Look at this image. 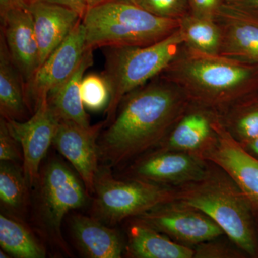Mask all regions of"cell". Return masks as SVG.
<instances>
[{"label": "cell", "mask_w": 258, "mask_h": 258, "mask_svg": "<svg viewBox=\"0 0 258 258\" xmlns=\"http://www.w3.org/2000/svg\"><path fill=\"white\" fill-rule=\"evenodd\" d=\"M218 238L206 241L194 247V258H242L247 257L235 244H227Z\"/></svg>", "instance_id": "obj_28"}, {"label": "cell", "mask_w": 258, "mask_h": 258, "mask_svg": "<svg viewBox=\"0 0 258 258\" xmlns=\"http://www.w3.org/2000/svg\"><path fill=\"white\" fill-rule=\"evenodd\" d=\"M0 113L7 120L25 121L31 113L25 94V83L12 60L3 35H0Z\"/></svg>", "instance_id": "obj_20"}, {"label": "cell", "mask_w": 258, "mask_h": 258, "mask_svg": "<svg viewBox=\"0 0 258 258\" xmlns=\"http://www.w3.org/2000/svg\"><path fill=\"white\" fill-rule=\"evenodd\" d=\"M107 1H108V0H87L88 8L102 4V3Z\"/></svg>", "instance_id": "obj_35"}, {"label": "cell", "mask_w": 258, "mask_h": 258, "mask_svg": "<svg viewBox=\"0 0 258 258\" xmlns=\"http://www.w3.org/2000/svg\"><path fill=\"white\" fill-rule=\"evenodd\" d=\"M184 45L176 30L160 41L147 46L103 47V76L111 93L105 110V127L114 118L123 97L159 76L176 58Z\"/></svg>", "instance_id": "obj_6"}, {"label": "cell", "mask_w": 258, "mask_h": 258, "mask_svg": "<svg viewBox=\"0 0 258 258\" xmlns=\"http://www.w3.org/2000/svg\"><path fill=\"white\" fill-rule=\"evenodd\" d=\"M63 161L48 159L41 166L32 189L31 220L42 240L71 255L62 234L64 217L86 205L89 194L82 179Z\"/></svg>", "instance_id": "obj_5"}, {"label": "cell", "mask_w": 258, "mask_h": 258, "mask_svg": "<svg viewBox=\"0 0 258 258\" xmlns=\"http://www.w3.org/2000/svg\"><path fill=\"white\" fill-rule=\"evenodd\" d=\"M1 35L26 84L40 68V50L30 12L15 9L2 16Z\"/></svg>", "instance_id": "obj_15"}, {"label": "cell", "mask_w": 258, "mask_h": 258, "mask_svg": "<svg viewBox=\"0 0 258 258\" xmlns=\"http://www.w3.org/2000/svg\"><path fill=\"white\" fill-rule=\"evenodd\" d=\"M0 246L11 257L44 258L45 245L23 219L3 212L0 214Z\"/></svg>", "instance_id": "obj_22"}, {"label": "cell", "mask_w": 258, "mask_h": 258, "mask_svg": "<svg viewBox=\"0 0 258 258\" xmlns=\"http://www.w3.org/2000/svg\"><path fill=\"white\" fill-rule=\"evenodd\" d=\"M42 1L70 8L77 13L81 18L84 17L88 9L87 0H42Z\"/></svg>", "instance_id": "obj_31"}, {"label": "cell", "mask_w": 258, "mask_h": 258, "mask_svg": "<svg viewBox=\"0 0 258 258\" xmlns=\"http://www.w3.org/2000/svg\"><path fill=\"white\" fill-rule=\"evenodd\" d=\"M93 51L88 48L74 74L48 94L49 103L60 120H70L84 127L91 125L81 98V85L85 73L93 64Z\"/></svg>", "instance_id": "obj_21"}, {"label": "cell", "mask_w": 258, "mask_h": 258, "mask_svg": "<svg viewBox=\"0 0 258 258\" xmlns=\"http://www.w3.org/2000/svg\"><path fill=\"white\" fill-rule=\"evenodd\" d=\"M86 48L147 46L169 36L179 20L159 18L127 0H108L88 8L82 18Z\"/></svg>", "instance_id": "obj_4"}, {"label": "cell", "mask_w": 258, "mask_h": 258, "mask_svg": "<svg viewBox=\"0 0 258 258\" xmlns=\"http://www.w3.org/2000/svg\"><path fill=\"white\" fill-rule=\"evenodd\" d=\"M136 218L178 243L192 248L225 235L206 214L179 200L162 204Z\"/></svg>", "instance_id": "obj_8"}, {"label": "cell", "mask_w": 258, "mask_h": 258, "mask_svg": "<svg viewBox=\"0 0 258 258\" xmlns=\"http://www.w3.org/2000/svg\"><path fill=\"white\" fill-rule=\"evenodd\" d=\"M0 161L23 164V153L18 141L10 132L6 120L0 118Z\"/></svg>", "instance_id": "obj_29"}, {"label": "cell", "mask_w": 258, "mask_h": 258, "mask_svg": "<svg viewBox=\"0 0 258 258\" xmlns=\"http://www.w3.org/2000/svg\"><path fill=\"white\" fill-rule=\"evenodd\" d=\"M220 118L218 111L189 101L170 132L155 149L189 153L203 159L216 142V125Z\"/></svg>", "instance_id": "obj_14"}, {"label": "cell", "mask_w": 258, "mask_h": 258, "mask_svg": "<svg viewBox=\"0 0 258 258\" xmlns=\"http://www.w3.org/2000/svg\"><path fill=\"white\" fill-rule=\"evenodd\" d=\"M178 30L184 46L208 55H220L222 30L216 20L188 13L179 19Z\"/></svg>", "instance_id": "obj_24"}, {"label": "cell", "mask_w": 258, "mask_h": 258, "mask_svg": "<svg viewBox=\"0 0 258 258\" xmlns=\"http://www.w3.org/2000/svg\"><path fill=\"white\" fill-rule=\"evenodd\" d=\"M176 200L201 210L247 257L258 258V223L235 181L209 161L204 175L176 186Z\"/></svg>", "instance_id": "obj_3"}, {"label": "cell", "mask_w": 258, "mask_h": 258, "mask_svg": "<svg viewBox=\"0 0 258 258\" xmlns=\"http://www.w3.org/2000/svg\"><path fill=\"white\" fill-rule=\"evenodd\" d=\"M81 94L85 108L95 112L106 110L111 98L109 86L103 74L83 76Z\"/></svg>", "instance_id": "obj_26"}, {"label": "cell", "mask_w": 258, "mask_h": 258, "mask_svg": "<svg viewBox=\"0 0 258 258\" xmlns=\"http://www.w3.org/2000/svg\"><path fill=\"white\" fill-rule=\"evenodd\" d=\"M93 217L113 226L176 200L175 188L134 178L117 179L103 166L97 174Z\"/></svg>", "instance_id": "obj_7"}, {"label": "cell", "mask_w": 258, "mask_h": 258, "mask_svg": "<svg viewBox=\"0 0 258 258\" xmlns=\"http://www.w3.org/2000/svg\"><path fill=\"white\" fill-rule=\"evenodd\" d=\"M5 120L23 149L24 173L32 189L38 177L42 161L52 146L60 119L47 98L28 120Z\"/></svg>", "instance_id": "obj_11"}, {"label": "cell", "mask_w": 258, "mask_h": 258, "mask_svg": "<svg viewBox=\"0 0 258 258\" xmlns=\"http://www.w3.org/2000/svg\"><path fill=\"white\" fill-rule=\"evenodd\" d=\"M104 127V120L84 127L61 120L52 142V147L73 166L89 195L94 192L97 174L101 167L98 139Z\"/></svg>", "instance_id": "obj_12"}, {"label": "cell", "mask_w": 258, "mask_h": 258, "mask_svg": "<svg viewBox=\"0 0 258 258\" xmlns=\"http://www.w3.org/2000/svg\"><path fill=\"white\" fill-rule=\"evenodd\" d=\"M86 50V30L81 19L64 41L39 68L31 81L25 84L27 103L31 114L46 99L51 91L74 74Z\"/></svg>", "instance_id": "obj_9"}, {"label": "cell", "mask_w": 258, "mask_h": 258, "mask_svg": "<svg viewBox=\"0 0 258 258\" xmlns=\"http://www.w3.org/2000/svg\"><path fill=\"white\" fill-rule=\"evenodd\" d=\"M0 257L8 258L11 257V256H10V254L8 253V252H5V251L1 249V250H0Z\"/></svg>", "instance_id": "obj_36"}, {"label": "cell", "mask_w": 258, "mask_h": 258, "mask_svg": "<svg viewBox=\"0 0 258 258\" xmlns=\"http://www.w3.org/2000/svg\"><path fill=\"white\" fill-rule=\"evenodd\" d=\"M23 166L17 163L1 161L0 203L3 212L25 218L31 205V195Z\"/></svg>", "instance_id": "obj_23"}, {"label": "cell", "mask_w": 258, "mask_h": 258, "mask_svg": "<svg viewBox=\"0 0 258 258\" xmlns=\"http://www.w3.org/2000/svg\"><path fill=\"white\" fill-rule=\"evenodd\" d=\"M189 103L181 88L161 76L128 93L98 139L103 166H123L157 148Z\"/></svg>", "instance_id": "obj_1"}, {"label": "cell", "mask_w": 258, "mask_h": 258, "mask_svg": "<svg viewBox=\"0 0 258 258\" xmlns=\"http://www.w3.org/2000/svg\"><path fill=\"white\" fill-rule=\"evenodd\" d=\"M208 165L195 154L155 149L134 160L125 177L176 187L202 177Z\"/></svg>", "instance_id": "obj_10"}, {"label": "cell", "mask_w": 258, "mask_h": 258, "mask_svg": "<svg viewBox=\"0 0 258 258\" xmlns=\"http://www.w3.org/2000/svg\"><path fill=\"white\" fill-rule=\"evenodd\" d=\"M125 254L133 258H194L192 247L178 243L137 218L131 219Z\"/></svg>", "instance_id": "obj_19"}, {"label": "cell", "mask_w": 258, "mask_h": 258, "mask_svg": "<svg viewBox=\"0 0 258 258\" xmlns=\"http://www.w3.org/2000/svg\"><path fill=\"white\" fill-rule=\"evenodd\" d=\"M225 0H187L189 13L199 18L215 20Z\"/></svg>", "instance_id": "obj_30"}, {"label": "cell", "mask_w": 258, "mask_h": 258, "mask_svg": "<svg viewBox=\"0 0 258 258\" xmlns=\"http://www.w3.org/2000/svg\"><path fill=\"white\" fill-rule=\"evenodd\" d=\"M222 123L240 144L258 138V102H237L220 113Z\"/></svg>", "instance_id": "obj_25"}, {"label": "cell", "mask_w": 258, "mask_h": 258, "mask_svg": "<svg viewBox=\"0 0 258 258\" xmlns=\"http://www.w3.org/2000/svg\"><path fill=\"white\" fill-rule=\"evenodd\" d=\"M215 20L222 30L220 55L258 62V18L225 3Z\"/></svg>", "instance_id": "obj_16"}, {"label": "cell", "mask_w": 258, "mask_h": 258, "mask_svg": "<svg viewBox=\"0 0 258 258\" xmlns=\"http://www.w3.org/2000/svg\"><path fill=\"white\" fill-rule=\"evenodd\" d=\"M254 71L246 62L208 55L184 45L160 76L181 88L190 101L221 113L244 99L253 85Z\"/></svg>", "instance_id": "obj_2"}, {"label": "cell", "mask_w": 258, "mask_h": 258, "mask_svg": "<svg viewBox=\"0 0 258 258\" xmlns=\"http://www.w3.org/2000/svg\"><path fill=\"white\" fill-rule=\"evenodd\" d=\"M159 18L179 20L189 13L187 0H127Z\"/></svg>", "instance_id": "obj_27"}, {"label": "cell", "mask_w": 258, "mask_h": 258, "mask_svg": "<svg viewBox=\"0 0 258 258\" xmlns=\"http://www.w3.org/2000/svg\"><path fill=\"white\" fill-rule=\"evenodd\" d=\"M241 144L247 152L258 159V138L247 142V143Z\"/></svg>", "instance_id": "obj_34"}, {"label": "cell", "mask_w": 258, "mask_h": 258, "mask_svg": "<svg viewBox=\"0 0 258 258\" xmlns=\"http://www.w3.org/2000/svg\"><path fill=\"white\" fill-rule=\"evenodd\" d=\"M26 9L33 19L40 67L82 18L70 8L42 0H30Z\"/></svg>", "instance_id": "obj_17"}, {"label": "cell", "mask_w": 258, "mask_h": 258, "mask_svg": "<svg viewBox=\"0 0 258 258\" xmlns=\"http://www.w3.org/2000/svg\"><path fill=\"white\" fill-rule=\"evenodd\" d=\"M30 0H0V17L10 10L26 9Z\"/></svg>", "instance_id": "obj_32"}, {"label": "cell", "mask_w": 258, "mask_h": 258, "mask_svg": "<svg viewBox=\"0 0 258 258\" xmlns=\"http://www.w3.org/2000/svg\"><path fill=\"white\" fill-rule=\"evenodd\" d=\"M226 4L250 14L252 10H258V0H225Z\"/></svg>", "instance_id": "obj_33"}, {"label": "cell", "mask_w": 258, "mask_h": 258, "mask_svg": "<svg viewBox=\"0 0 258 258\" xmlns=\"http://www.w3.org/2000/svg\"><path fill=\"white\" fill-rule=\"evenodd\" d=\"M77 248L86 257L120 258L125 244L119 232L94 217L76 214L70 221Z\"/></svg>", "instance_id": "obj_18"}, {"label": "cell", "mask_w": 258, "mask_h": 258, "mask_svg": "<svg viewBox=\"0 0 258 258\" xmlns=\"http://www.w3.org/2000/svg\"><path fill=\"white\" fill-rule=\"evenodd\" d=\"M217 138L203 159L216 164L235 181L250 205L258 223V159L244 149L222 123L216 125Z\"/></svg>", "instance_id": "obj_13"}]
</instances>
